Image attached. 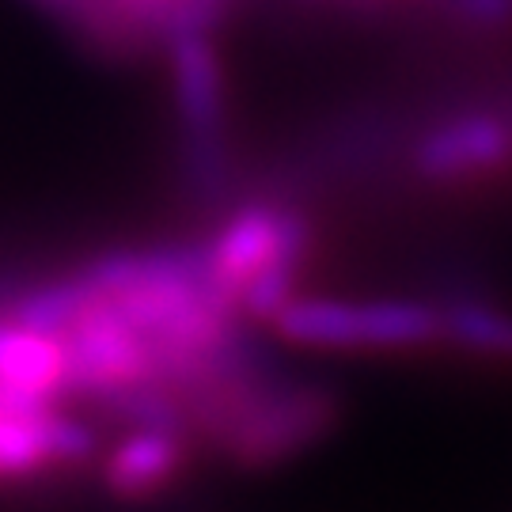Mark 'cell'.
I'll return each instance as SVG.
<instances>
[{
  "mask_svg": "<svg viewBox=\"0 0 512 512\" xmlns=\"http://www.w3.org/2000/svg\"><path fill=\"white\" fill-rule=\"evenodd\" d=\"M406 171L425 186H482L512 171V114L501 103L440 110L406 141Z\"/></svg>",
  "mask_w": 512,
  "mask_h": 512,
  "instance_id": "277c9868",
  "label": "cell"
},
{
  "mask_svg": "<svg viewBox=\"0 0 512 512\" xmlns=\"http://www.w3.org/2000/svg\"><path fill=\"white\" fill-rule=\"evenodd\" d=\"M0 391L38 406H65L73 399L65 342L46 330L23 327L0 311Z\"/></svg>",
  "mask_w": 512,
  "mask_h": 512,
  "instance_id": "52a82bcc",
  "label": "cell"
},
{
  "mask_svg": "<svg viewBox=\"0 0 512 512\" xmlns=\"http://www.w3.org/2000/svg\"><path fill=\"white\" fill-rule=\"evenodd\" d=\"M440 19L467 35H509L512 0H429Z\"/></svg>",
  "mask_w": 512,
  "mask_h": 512,
  "instance_id": "9c48e42d",
  "label": "cell"
},
{
  "mask_svg": "<svg viewBox=\"0 0 512 512\" xmlns=\"http://www.w3.org/2000/svg\"><path fill=\"white\" fill-rule=\"evenodd\" d=\"M433 304L440 311V346L490 365H512V308L471 285Z\"/></svg>",
  "mask_w": 512,
  "mask_h": 512,
  "instance_id": "ba28073f",
  "label": "cell"
},
{
  "mask_svg": "<svg viewBox=\"0 0 512 512\" xmlns=\"http://www.w3.org/2000/svg\"><path fill=\"white\" fill-rule=\"evenodd\" d=\"M274 330L315 349H425L440 346V311L433 300L293 296L274 315Z\"/></svg>",
  "mask_w": 512,
  "mask_h": 512,
  "instance_id": "3957f363",
  "label": "cell"
},
{
  "mask_svg": "<svg viewBox=\"0 0 512 512\" xmlns=\"http://www.w3.org/2000/svg\"><path fill=\"white\" fill-rule=\"evenodd\" d=\"M171 95L183 129V183L202 205L228 202L236 190V156L228 145V88L209 31H186L167 42Z\"/></svg>",
  "mask_w": 512,
  "mask_h": 512,
  "instance_id": "7a4b0ae2",
  "label": "cell"
},
{
  "mask_svg": "<svg viewBox=\"0 0 512 512\" xmlns=\"http://www.w3.org/2000/svg\"><path fill=\"white\" fill-rule=\"evenodd\" d=\"M95 433L65 406L23 403L0 391V482L65 471L88 463Z\"/></svg>",
  "mask_w": 512,
  "mask_h": 512,
  "instance_id": "5b68a950",
  "label": "cell"
},
{
  "mask_svg": "<svg viewBox=\"0 0 512 512\" xmlns=\"http://www.w3.org/2000/svg\"><path fill=\"white\" fill-rule=\"evenodd\" d=\"M361 4H384V0H361Z\"/></svg>",
  "mask_w": 512,
  "mask_h": 512,
  "instance_id": "30bf717a",
  "label": "cell"
},
{
  "mask_svg": "<svg viewBox=\"0 0 512 512\" xmlns=\"http://www.w3.org/2000/svg\"><path fill=\"white\" fill-rule=\"evenodd\" d=\"M311 243V220L296 205L277 198L243 202L202 243L205 285L239 319L274 323L296 296Z\"/></svg>",
  "mask_w": 512,
  "mask_h": 512,
  "instance_id": "6da1fadb",
  "label": "cell"
},
{
  "mask_svg": "<svg viewBox=\"0 0 512 512\" xmlns=\"http://www.w3.org/2000/svg\"><path fill=\"white\" fill-rule=\"evenodd\" d=\"M190 429L179 421H129L103 456V486L114 497H156L186 471Z\"/></svg>",
  "mask_w": 512,
  "mask_h": 512,
  "instance_id": "8992f818",
  "label": "cell"
}]
</instances>
